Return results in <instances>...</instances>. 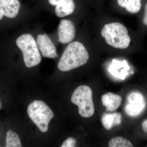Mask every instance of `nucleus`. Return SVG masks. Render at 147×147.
<instances>
[{"label":"nucleus","mask_w":147,"mask_h":147,"mask_svg":"<svg viewBox=\"0 0 147 147\" xmlns=\"http://www.w3.org/2000/svg\"><path fill=\"white\" fill-rule=\"evenodd\" d=\"M75 26L72 21L69 20H62L59 24L58 34L59 42L63 44L69 43L75 36Z\"/></svg>","instance_id":"0eeeda50"},{"label":"nucleus","mask_w":147,"mask_h":147,"mask_svg":"<svg viewBox=\"0 0 147 147\" xmlns=\"http://www.w3.org/2000/svg\"><path fill=\"white\" fill-rule=\"evenodd\" d=\"M101 34L107 44L115 48L126 49L130 44V38L127 29L120 23L106 24Z\"/></svg>","instance_id":"f03ea898"},{"label":"nucleus","mask_w":147,"mask_h":147,"mask_svg":"<svg viewBox=\"0 0 147 147\" xmlns=\"http://www.w3.org/2000/svg\"><path fill=\"white\" fill-rule=\"evenodd\" d=\"M108 146L110 147H133L131 142L123 137H114L109 141Z\"/></svg>","instance_id":"2eb2a0df"},{"label":"nucleus","mask_w":147,"mask_h":147,"mask_svg":"<svg viewBox=\"0 0 147 147\" xmlns=\"http://www.w3.org/2000/svg\"><path fill=\"white\" fill-rule=\"evenodd\" d=\"M142 0H117L120 6L125 8L129 13H138L142 7Z\"/></svg>","instance_id":"ddd939ff"},{"label":"nucleus","mask_w":147,"mask_h":147,"mask_svg":"<svg viewBox=\"0 0 147 147\" xmlns=\"http://www.w3.org/2000/svg\"><path fill=\"white\" fill-rule=\"evenodd\" d=\"M6 147H22L21 140L18 134L11 129L7 132L6 137Z\"/></svg>","instance_id":"4468645a"},{"label":"nucleus","mask_w":147,"mask_h":147,"mask_svg":"<svg viewBox=\"0 0 147 147\" xmlns=\"http://www.w3.org/2000/svg\"><path fill=\"white\" fill-rule=\"evenodd\" d=\"M102 105L106 108L107 112H113L119 108L121 102V96L113 93H107L101 98Z\"/></svg>","instance_id":"9b49d317"},{"label":"nucleus","mask_w":147,"mask_h":147,"mask_svg":"<svg viewBox=\"0 0 147 147\" xmlns=\"http://www.w3.org/2000/svg\"><path fill=\"white\" fill-rule=\"evenodd\" d=\"M20 8L18 0H0V20L4 16L10 18H15Z\"/></svg>","instance_id":"1a4fd4ad"},{"label":"nucleus","mask_w":147,"mask_h":147,"mask_svg":"<svg viewBox=\"0 0 147 147\" xmlns=\"http://www.w3.org/2000/svg\"><path fill=\"white\" fill-rule=\"evenodd\" d=\"M143 22L145 26H147V3L145 6L144 16L143 18Z\"/></svg>","instance_id":"f3484780"},{"label":"nucleus","mask_w":147,"mask_h":147,"mask_svg":"<svg viewBox=\"0 0 147 147\" xmlns=\"http://www.w3.org/2000/svg\"><path fill=\"white\" fill-rule=\"evenodd\" d=\"M71 101L79 108V115L84 118H89L94 113V106L92 98V92L90 87L79 86L72 94Z\"/></svg>","instance_id":"39448f33"},{"label":"nucleus","mask_w":147,"mask_h":147,"mask_svg":"<svg viewBox=\"0 0 147 147\" xmlns=\"http://www.w3.org/2000/svg\"><path fill=\"white\" fill-rule=\"evenodd\" d=\"M37 43L40 51L44 57L51 59L58 57L55 45L47 34H44L38 36Z\"/></svg>","instance_id":"6e6552de"},{"label":"nucleus","mask_w":147,"mask_h":147,"mask_svg":"<svg viewBox=\"0 0 147 147\" xmlns=\"http://www.w3.org/2000/svg\"><path fill=\"white\" fill-rule=\"evenodd\" d=\"M51 5L56 6L55 13L58 17H65L71 14L75 9L73 0H49Z\"/></svg>","instance_id":"9d476101"},{"label":"nucleus","mask_w":147,"mask_h":147,"mask_svg":"<svg viewBox=\"0 0 147 147\" xmlns=\"http://www.w3.org/2000/svg\"><path fill=\"white\" fill-rule=\"evenodd\" d=\"M76 139L73 137H69L63 143L61 147H74L76 146Z\"/></svg>","instance_id":"dca6fc26"},{"label":"nucleus","mask_w":147,"mask_h":147,"mask_svg":"<svg viewBox=\"0 0 147 147\" xmlns=\"http://www.w3.org/2000/svg\"><path fill=\"white\" fill-rule=\"evenodd\" d=\"M142 127L144 131L146 133H147V119L143 122L142 124Z\"/></svg>","instance_id":"a211bd4d"},{"label":"nucleus","mask_w":147,"mask_h":147,"mask_svg":"<svg viewBox=\"0 0 147 147\" xmlns=\"http://www.w3.org/2000/svg\"><path fill=\"white\" fill-rule=\"evenodd\" d=\"M2 108V102L0 100V110H1Z\"/></svg>","instance_id":"6ab92c4d"},{"label":"nucleus","mask_w":147,"mask_h":147,"mask_svg":"<svg viewBox=\"0 0 147 147\" xmlns=\"http://www.w3.org/2000/svg\"><path fill=\"white\" fill-rule=\"evenodd\" d=\"M89 59V55L84 45L74 41L65 48L58 63V68L61 71H69L86 64Z\"/></svg>","instance_id":"f257e3e1"},{"label":"nucleus","mask_w":147,"mask_h":147,"mask_svg":"<svg viewBox=\"0 0 147 147\" xmlns=\"http://www.w3.org/2000/svg\"><path fill=\"white\" fill-rule=\"evenodd\" d=\"M27 111L29 117L40 131L46 132L50 121L55 116L50 107L42 100H35L29 105Z\"/></svg>","instance_id":"7ed1b4c3"},{"label":"nucleus","mask_w":147,"mask_h":147,"mask_svg":"<svg viewBox=\"0 0 147 147\" xmlns=\"http://www.w3.org/2000/svg\"><path fill=\"white\" fill-rule=\"evenodd\" d=\"M146 103L143 95L138 92H132L127 96L125 111L128 115L136 117L144 110Z\"/></svg>","instance_id":"423d86ee"},{"label":"nucleus","mask_w":147,"mask_h":147,"mask_svg":"<svg viewBox=\"0 0 147 147\" xmlns=\"http://www.w3.org/2000/svg\"><path fill=\"white\" fill-rule=\"evenodd\" d=\"M16 44L23 53L25 65L28 68L40 63L41 57L34 38L31 34H25L20 36Z\"/></svg>","instance_id":"20e7f679"},{"label":"nucleus","mask_w":147,"mask_h":147,"mask_svg":"<svg viewBox=\"0 0 147 147\" xmlns=\"http://www.w3.org/2000/svg\"><path fill=\"white\" fill-rule=\"evenodd\" d=\"M102 125L107 130H110L114 126L119 125L121 122V116L120 113L104 114L101 118Z\"/></svg>","instance_id":"f8f14e48"}]
</instances>
